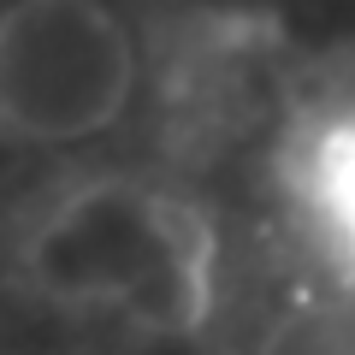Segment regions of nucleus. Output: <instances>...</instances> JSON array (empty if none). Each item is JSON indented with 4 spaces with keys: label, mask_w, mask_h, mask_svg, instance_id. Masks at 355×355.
I'll return each mask as SVG.
<instances>
[{
    "label": "nucleus",
    "mask_w": 355,
    "mask_h": 355,
    "mask_svg": "<svg viewBox=\"0 0 355 355\" xmlns=\"http://www.w3.org/2000/svg\"><path fill=\"white\" fill-rule=\"evenodd\" d=\"M237 296L225 214L166 160L36 166L0 202V302L53 349H214Z\"/></svg>",
    "instance_id": "nucleus-1"
},
{
    "label": "nucleus",
    "mask_w": 355,
    "mask_h": 355,
    "mask_svg": "<svg viewBox=\"0 0 355 355\" xmlns=\"http://www.w3.org/2000/svg\"><path fill=\"white\" fill-rule=\"evenodd\" d=\"M166 53L130 0H0V154L30 172L125 154L160 119Z\"/></svg>",
    "instance_id": "nucleus-2"
},
{
    "label": "nucleus",
    "mask_w": 355,
    "mask_h": 355,
    "mask_svg": "<svg viewBox=\"0 0 355 355\" xmlns=\"http://www.w3.org/2000/svg\"><path fill=\"white\" fill-rule=\"evenodd\" d=\"M266 172L291 243L355 296V48L291 83Z\"/></svg>",
    "instance_id": "nucleus-3"
},
{
    "label": "nucleus",
    "mask_w": 355,
    "mask_h": 355,
    "mask_svg": "<svg viewBox=\"0 0 355 355\" xmlns=\"http://www.w3.org/2000/svg\"><path fill=\"white\" fill-rule=\"evenodd\" d=\"M214 355H355V296L320 272L237 296Z\"/></svg>",
    "instance_id": "nucleus-4"
}]
</instances>
